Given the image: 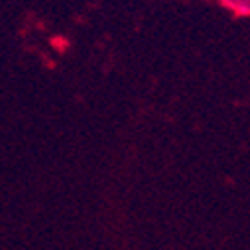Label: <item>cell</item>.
I'll list each match as a JSON object with an SVG mask.
<instances>
[{"label":"cell","mask_w":250,"mask_h":250,"mask_svg":"<svg viewBox=\"0 0 250 250\" xmlns=\"http://www.w3.org/2000/svg\"><path fill=\"white\" fill-rule=\"evenodd\" d=\"M226 8H230L234 14L250 16V0H222Z\"/></svg>","instance_id":"cell-1"}]
</instances>
